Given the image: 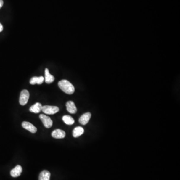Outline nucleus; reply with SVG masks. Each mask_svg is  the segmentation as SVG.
<instances>
[{"label":"nucleus","mask_w":180,"mask_h":180,"mask_svg":"<svg viewBox=\"0 0 180 180\" xmlns=\"http://www.w3.org/2000/svg\"><path fill=\"white\" fill-rule=\"evenodd\" d=\"M66 106L67 111L70 113L74 114H76L77 112V107L73 102L71 101L67 102L66 103Z\"/></svg>","instance_id":"6"},{"label":"nucleus","mask_w":180,"mask_h":180,"mask_svg":"<svg viewBox=\"0 0 180 180\" xmlns=\"http://www.w3.org/2000/svg\"><path fill=\"white\" fill-rule=\"evenodd\" d=\"M22 171V167L20 165H17L11 171L10 174L12 177L17 178V177H19L21 175Z\"/></svg>","instance_id":"9"},{"label":"nucleus","mask_w":180,"mask_h":180,"mask_svg":"<svg viewBox=\"0 0 180 180\" xmlns=\"http://www.w3.org/2000/svg\"><path fill=\"white\" fill-rule=\"evenodd\" d=\"M42 105L41 103H36L30 108V111L34 113H39L42 111Z\"/></svg>","instance_id":"11"},{"label":"nucleus","mask_w":180,"mask_h":180,"mask_svg":"<svg viewBox=\"0 0 180 180\" xmlns=\"http://www.w3.org/2000/svg\"><path fill=\"white\" fill-rule=\"evenodd\" d=\"M84 130L82 127H76L73 131V136L74 138H78L83 134Z\"/></svg>","instance_id":"13"},{"label":"nucleus","mask_w":180,"mask_h":180,"mask_svg":"<svg viewBox=\"0 0 180 180\" xmlns=\"http://www.w3.org/2000/svg\"><path fill=\"white\" fill-rule=\"evenodd\" d=\"M4 2L3 0H0V9H1L3 6Z\"/></svg>","instance_id":"16"},{"label":"nucleus","mask_w":180,"mask_h":180,"mask_svg":"<svg viewBox=\"0 0 180 180\" xmlns=\"http://www.w3.org/2000/svg\"><path fill=\"white\" fill-rule=\"evenodd\" d=\"M91 114L90 112L85 113L80 118L79 120V123L83 125H85L88 124V123L91 119Z\"/></svg>","instance_id":"8"},{"label":"nucleus","mask_w":180,"mask_h":180,"mask_svg":"<svg viewBox=\"0 0 180 180\" xmlns=\"http://www.w3.org/2000/svg\"><path fill=\"white\" fill-rule=\"evenodd\" d=\"M30 98V94L28 90H24L21 92L20 96V104L22 106L27 104Z\"/></svg>","instance_id":"3"},{"label":"nucleus","mask_w":180,"mask_h":180,"mask_svg":"<svg viewBox=\"0 0 180 180\" xmlns=\"http://www.w3.org/2000/svg\"><path fill=\"white\" fill-rule=\"evenodd\" d=\"M3 30V26L0 23V32H2Z\"/></svg>","instance_id":"17"},{"label":"nucleus","mask_w":180,"mask_h":180,"mask_svg":"<svg viewBox=\"0 0 180 180\" xmlns=\"http://www.w3.org/2000/svg\"><path fill=\"white\" fill-rule=\"evenodd\" d=\"M44 81V78L42 76L40 77H33L31 78L30 81V83L31 85H35V84H39L41 85L43 83Z\"/></svg>","instance_id":"12"},{"label":"nucleus","mask_w":180,"mask_h":180,"mask_svg":"<svg viewBox=\"0 0 180 180\" xmlns=\"http://www.w3.org/2000/svg\"><path fill=\"white\" fill-rule=\"evenodd\" d=\"M40 119L46 128H50L53 125V121L48 116L44 114L40 115Z\"/></svg>","instance_id":"4"},{"label":"nucleus","mask_w":180,"mask_h":180,"mask_svg":"<svg viewBox=\"0 0 180 180\" xmlns=\"http://www.w3.org/2000/svg\"><path fill=\"white\" fill-rule=\"evenodd\" d=\"M59 111L58 107L52 106H44L42 107V111L46 114L53 115Z\"/></svg>","instance_id":"2"},{"label":"nucleus","mask_w":180,"mask_h":180,"mask_svg":"<svg viewBox=\"0 0 180 180\" xmlns=\"http://www.w3.org/2000/svg\"><path fill=\"white\" fill-rule=\"evenodd\" d=\"M52 136L55 139L64 138L66 136V133L61 129H56L52 133Z\"/></svg>","instance_id":"5"},{"label":"nucleus","mask_w":180,"mask_h":180,"mask_svg":"<svg viewBox=\"0 0 180 180\" xmlns=\"http://www.w3.org/2000/svg\"><path fill=\"white\" fill-rule=\"evenodd\" d=\"M45 77L44 80L47 84H51L55 80V78L53 75L50 74L48 69L46 68L45 71Z\"/></svg>","instance_id":"10"},{"label":"nucleus","mask_w":180,"mask_h":180,"mask_svg":"<svg viewBox=\"0 0 180 180\" xmlns=\"http://www.w3.org/2000/svg\"><path fill=\"white\" fill-rule=\"evenodd\" d=\"M51 174L48 171L44 170L39 175V180H50Z\"/></svg>","instance_id":"14"},{"label":"nucleus","mask_w":180,"mask_h":180,"mask_svg":"<svg viewBox=\"0 0 180 180\" xmlns=\"http://www.w3.org/2000/svg\"><path fill=\"white\" fill-rule=\"evenodd\" d=\"M58 86L63 92L69 95H72L75 92L74 86L67 80H62L59 81Z\"/></svg>","instance_id":"1"},{"label":"nucleus","mask_w":180,"mask_h":180,"mask_svg":"<svg viewBox=\"0 0 180 180\" xmlns=\"http://www.w3.org/2000/svg\"><path fill=\"white\" fill-rule=\"evenodd\" d=\"M22 126L24 129L27 130L32 133H35L36 132H37V129L36 127L28 122H23L22 124Z\"/></svg>","instance_id":"7"},{"label":"nucleus","mask_w":180,"mask_h":180,"mask_svg":"<svg viewBox=\"0 0 180 180\" xmlns=\"http://www.w3.org/2000/svg\"><path fill=\"white\" fill-rule=\"evenodd\" d=\"M62 120L65 124L68 125H72L75 123L74 119L71 116L69 115L63 116Z\"/></svg>","instance_id":"15"}]
</instances>
